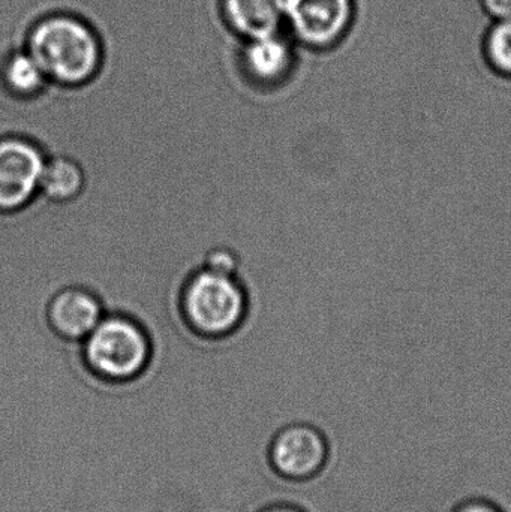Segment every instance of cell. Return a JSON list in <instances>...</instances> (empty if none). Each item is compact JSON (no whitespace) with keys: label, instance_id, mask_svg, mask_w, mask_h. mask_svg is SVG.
I'll list each match as a JSON object with an SVG mask.
<instances>
[{"label":"cell","instance_id":"2","mask_svg":"<svg viewBox=\"0 0 511 512\" xmlns=\"http://www.w3.org/2000/svg\"><path fill=\"white\" fill-rule=\"evenodd\" d=\"M86 366L110 385H140L152 361V343L134 319L105 315L81 342Z\"/></svg>","mask_w":511,"mask_h":512},{"label":"cell","instance_id":"16","mask_svg":"<svg viewBox=\"0 0 511 512\" xmlns=\"http://www.w3.org/2000/svg\"><path fill=\"white\" fill-rule=\"evenodd\" d=\"M482 5L495 20L511 18V0H482Z\"/></svg>","mask_w":511,"mask_h":512},{"label":"cell","instance_id":"8","mask_svg":"<svg viewBox=\"0 0 511 512\" xmlns=\"http://www.w3.org/2000/svg\"><path fill=\"white\" fill-rule=\"evenodd\" d=\"M48 322L63 339L83 342L105 316L104 306L89 289L68 286L54 295L48 306Z\"/></svg>","mask_w":511,"mask_h":512},{"label":"cell","instance_id":"15","mask_svg":"<svg viewBox=\"0 0 511 512\" xmlns=\"http://www.w3.org/2000/svg\"><path fill=\"white\" fill-rule=\"evenodd\" d=\"M255 512H309L302 505L297 504L293 499L288 498H276L275 501L269 502V504L263 505L258 508Z\"/></svg>","mask_w":511,"mask_h":512},{"label":"cell","instance_id":"13","mask_svg":"<svg viewBox=\"0 0 511 512\" xmlns=\"http://www.w3.org/2000/svg\"><path fill=\"white\" fill-rule=\"evenodd\" d=\"M204 268L224 276H239L240 261L230 249L218 248L210 251L204 261Z\"/></svg>","mask_w":511,"mask_h":512},{"label":"cell","instance_id":"1","mask_svg":"<svg viewBox=\"0 0 511 512\" xmlns=\"http://www.w3.org/2000/svg\"><path fill=\"white\" fill-rule=\"evenodd\" d=\"M26 50L51 83L69 89L87 86L104 68V51L95 30L72 15H50L33 24Z\"/></svg>","mask_w":511,"mask_h":512},{"label":"cell","instance_id":"14","mask_svg":"<svg viewBox=\"0 0 511 512\" xmlns=\"http://www.w3.org/2000/svg\"><path fill=\"white\" fill-rule=\"evenodd\" d=\"M452 512H503L494 502L486 501V499L476 498L467 499L461 502Z\"/></svg>","mask_w":511,"mask_h":512},{"label":"cell","instance_id":"4","mask_svg":"<svg viewBox=\"0 0 511 512\" xmlns=\"http://www.w3.org/2000/svg\"><path fill=\"white\" fill-rule=\"evenodd\" d=\"M329 459V442L323 430L305 420L279 424L264 448V460L279 483L302 484L317 477Z\"/></svg>","mask_w":511,"mask_h":512},{"label":"cell","instance_id":"12","mask_svg":"<svg viewBox=\"0 0 511 512\" xmlns=\"http://www.w3.org/2000/svg\"><path fill=\"white\" fill-rule=\"evenodd\" d=\"M489 66L503 77H511V18L497 20L485 38Z\"/></svg>","mask_w":511,"mask_h":512},{"label":"cell","instance_id":"6","mask_svg":"<svg viewBox=\"0 0 511 512\" xmlns=\"http://www.w3.org/2000/svg\"><path fill=\"white\" fill-rule=\"evenodd\" d=\"M353 15V0H284L288 29L297 41L317 50L341 41Z\"/></svg>","mask_w":511,"mask_h":512},{"label":"cell","instance_id":"5","mask_svg":"<svg viewBox=\"0 0 511 512\" xmlns=\"http://www.w3.org/2000/svg\"><path fill=\"white\" fill-rule=\"evenodd\" d=\"M47 156L23 137L0 138V213H14L38 195Z\"/></svg>","mask_w":511,"mask_h":512},{"label":"cell","instance_id":"3","mask_svg":"<svg viewBox=\"0 0 511 512\" xmlns=\"http://www.w3.org/2000/svg\"><path fill=\"white\" fill-rule=\"evenodd\" d=\"M182 312L195 333L221 339L245 321L248 297L237 277L201 268L183 289Z\"/></svg>","mask_w":511,"mask_h":512},{"label":"cell","instance_id":"10","mask_svg":"<svg viewBox=\"0 0 511 512\" xmlns=\"http://www.w3.org/2000/svg\"><path fill=\"white\" fill-rule=\"evenodd\" d=\"M45 72L32 54L24 50H12L0 60V96L14 101H30L39 98L50 87Z\"/></svg>","mask_w":511,"mask_h":512},{"label":"cell","instance_id":"7","mask_svg":"<svg viewBox=\"0 0 511 512\" xmlns=\"http://www.w3.org/2000/svg\"><path fill=\"white\" fill-rule=\"evenodd\" d=\"M293 45L281 32L248 39L242 54V75L263 92L282 89L294 69Z\"/></svg>","mask_w":511,"mask_h":512},{"label":"cell","instance_id":"11","mask_svg":"<svg viewBox=\"0 0 511 512\" xmlns=\"http://www.w3.org/2000/svg\"><path fill=\"white\" fill-rule=\"evenodd\" d=\"M84 188V173L71 158L54 156L45 162L39 194L54 203L75 200Z\"/></svg>","mask_w":511,"mask_h":512},{"label":"cell","instance_id":"9","mask_svg":"<svg viewBox=\"0 0 511 512\" xmlns=\"http://www.w3.org/2000/svg\"><path fill=\"white\" fill-rule=\"evenodd\" d=\"M222 11L234 32L248 39L281 32L284 0H222Z\"/></svg>","mask_w":511,"mask_h":512}]
</instances>
